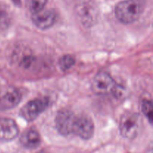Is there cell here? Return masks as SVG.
Masks as SVG:
<instances>
[{
  "label": "cell",
  "mask_w": 153,
  "mask_h": 153,
  "mask_svg": "<svg viewBox=\"0 0 153 153\" xmlns=\"http://www.w3.org/2000/svg\"><path fill=\"white\" fill-rule=\"evenodd\" d=\"M20 143L26 149H37L41 143V137L37 130L30 128L22 133L20 137Z\"/></svg>",
  "instance_id": "8fae6325"
},
{
  "label": "cell",
  "mask_w": 153,
  "mask_h": 153,
  "mask_svg": "<svg viewBox=\"0 0 153 153\" xmlns=\"http://www.w3.org/2000/svg\"><path fill=\"white\" fill-rule=\"evenodd\" d=\"M32 22L40 29H48L55 24L57 19V13L52 9H42L32 13Z\"/></svg>",
  "instance_id": "ba28073f"
},
{
  "label": "cell",
  "mask_w": 153,
  "mask_h": 153,
  "mask_svg": "<svg viewBox=\"0 0 153 153\" xmlns=\"http://www.w3.org/2000/svg\"><path fill=\"white\" fill-rule=\"evenodd\" d=\"M10 22V12L4 6L0 5V28H6L9 25Z\"/></svg>",
  "instance_id": "4fadbf2b"
},
{
  "label": "cell",
  "mask_w": 153,
  "mask_h": 153,
  "mask_svg": "<svg viewBox=\"0 0 153 153\" xmlns=\"http://www.w3.org/2000/svg\"><path fill=\"white\" fill-rule=\"evenodd\" d=\"M22 94L19 90L12 88L0 98V110L5 111L16 107L21 101Z\"/></svg>",
  "instance_id": "30bf717a"
},
{
  "label": "cell",
  "mask_w": 153,
  "mask_h": 153,
  "mask_svg": "<svg viewBox=\"0 0 153 153\" xmlns=\"http://www.w3.org/2000/svg\"><path fill=\"white\" fill-rule=\"evenodd\" d=\"M79 22L85 27H92L99 18V8L94 0H80L76 6Z\"/></svg>",
  "instance_id": "3957f363"
},
{
  "label": "cell",
  "mask_w": 153,
  "mask_h": 153,
  "mask_svg": "<svg viewBox=\"0 0 153 153\" xmlns=\"http://www.w3.org/2000/svg\"><path fill=\"white\" fill-rule=\"evenodd\" d=\"M19 134V128L13 120L0 119V141L8 142L16 138Z\"/></svg>",
  "instance_id": "9c48e42d"
},
{
  "label": "cell",
  "mask_w": 153,
  "mask_h": 153,
  "mask_svg": "<svg viewBox=\"0 0 153 153\" xmlns=\"http://www.w3.org/2000/svg\"><path fill=\"white\" fill-rule=\"evenodd\" d=\"M76 60L70 55H65L61 58L59 61V67L63 71H67L74 66Z\"/></svg>",
  "instance_id": "7c38bea8"
},
{
  "label": "cell",
  "mask_w": 153,
  "mask_h": 153,
  "mask_svg": "<svg viewBox=\"0 0 153 153\" xmlns=\"http://www.w3.org/2000/svg\"><path fill=\"white\" fill-rule=\"evenodd\" d=\"M47 0H28V6L32 13L39 11L45 7Z\"/></svg>",
  "instance_id": "9a60e30c"
},
{
  "label": "cell",
  "mask_w": 153,
  "mask_h": 153,
  "mask_svg": "<svg viewBox=\"0 0 153 153\" xmlns=\"http://www.w3.org/2000/svg\"><path fill=\"white\" fill-rule=\"evenodd\" d=\"M143 126V120L139 114L127 112L121 118L119 128L123 137L134 139L140 134Z\"/></svg>",
  "instance_id": "7a4b0ae2"
},
{
  "label": "cell",
  "mask_w": 153,
  "mask_h": 153,
  "mask_svg": "<svg viewBox=\"0 0 153 153\" xmlns=\"http://www.w3.org/2000/svg\"><path fill=\"white\" fill-rule=\"evenodd\" d=\"M50 100L48 97H42L27 102L20 110L19 115L25 120L31 122L37 119L50 105Z\"/></svg>",
  "instance_id": "277c9868"
},
{
  "label": "cell",
  "mask_w": 153,
  "mask_h": 153,
  "mask_svg": "<svg viewBox=\"0 0 153 153\" xmlns=\"http://www.w3.org/2000/svg\"><path fill=\"white\" fill-rule=\"evenodd\" d=\"M144 7L143 0H124L117 4L115 15L122 23H132L139 19Z\"/></svg>",
  "instance_id": "6da1fadb"
},
{
  "label": "cell",
  "mask_w": 153,
  "mask_h": 153,
  "mask_svg": "<svg viewBox=\"0 0 153 153\" xmlns=\"http://www.w3.org/2000/svg\"><path fill=\"white\" fill-rule=\"evenodd\" d=\"M76 115L69 109H62L55 117V126L58 132L64 136L73 134Z\"/></svg>",
  "instance_id": "5b68a950"
},
{
  "label": "cell",
  "mask_w": 153,
  "mask_h": 153,
  "mask_svg": "<svg viewBox=\"0 0 153 153\" xmlns=\"http://www.w3.org/2000/svg\"><path fill=\"white\" fill-rule=\"evenodd\" d=\"M94 132V124L92 119L86 114L76 115L73 134L83 140H89Z\"/></svg>",
  "instance_id": "8992f818"
},
{
  "label": "cell",
  "mask_w": 153,
  "mask_h": 153,
  "mask_svg": "<svg viewBox=\"0 0 153 153\" xmlns=\"http://www.w3.org/2000/svg\"><path fill=\"white\" fill-rule=\"evenodd\" d=\"M116 86L114 80L106 72H100L96 75L92 82V89L94 93L103 94L112 91Z\"/></svg>",
  "instance_id": "52a82bcc"
},
{
  "label": "cell",
  "mask_w": 153,
  "mask_h": 153,
  "mask_svg": "<svg viewBox=\"0 0 153 153\" xmlns=\"http://www.w3.org/2000/svg\"><path fill=\"white\" fill-rule=\"evenodd\" d=\"M38 153H46V152H38Z\"/></svg>",
  "instance_id": "2e32d148"
},
{
  "label": "cell",
  "mask_w": 153,
  "mask_h": 153,
  "mask_svg": "<svg viewBox=\"0 0 153 153\" xmlns=\"http://www.w3.org/2000/svg\"><path fill=\"white\" fill-rule=\"evenodd\" d=\"M141 111L149 123H152V102L150 100L144 99L141 102Z\"/></svg>",
  "instance_id": "5bb4252c"
}]
</instances>
